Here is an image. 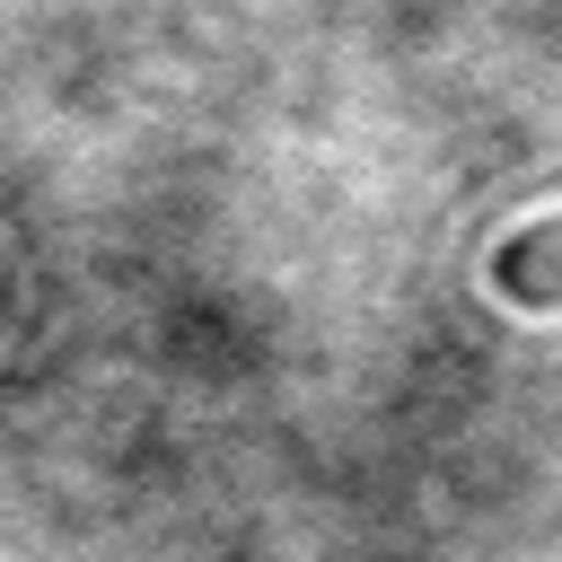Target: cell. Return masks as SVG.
<instances>
[{
    "label": "cell",
    "instance_id": "1",
    "mask_svg": "<svg viewBox=\"0 0 562 562\" xmlns=\"http://www.w3.org/2000/svg\"><path fill=\"white\" fill-rule=\"evenodd\" d=\"M492 290L509 307H536V316L562 307V211H544V220H527L492 246Z\"/></svg>",
    "mask_w": 562,
    "mask_h": 562
}]
</instances>
